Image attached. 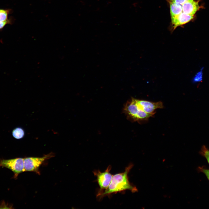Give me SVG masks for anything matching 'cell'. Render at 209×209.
<instances>
[{"instance_id":"6da1fadb","label":"cell","mask_w":209,"mask_h":209,"mask_svg":"<svg viewBox=\"0 0 209 209\" xmlns=\"http://www.w3.org/2000/svg\"><path fill=\"white\" fill-rule=\"evenodd\" d=\"M133 166V165L130 163L126 167L123 172L113 175L108 188L102 192L97 193V197L100 199L105 196L127 190H130L132 193L137 192V188L130 183L128 176Z\"/></svg>"},{"instance_id":"7a4b0ae2","label":"cell","mask_w":209,"mask_h":209,"mask_svg":"<svg viewBox=\"0 0 209 209\" xmlns=\"http://www.w3.org/2000/svg\"><path fill=\"white\" fill-rule=\"evenodd\" d=\"M124 110L128 117L131 120L143 123L147 121L154 115L147 113L141 109L138 105L136 99L132 98L126 103Z\"/></svg>"},{"instance_id":"3957f363","label":"cell","mask_w":209,"mask_h":209,"mask_svg":"<svg viewBox=\"0 0 209 209\" xmlns=\"http://www.w3.org/2000/svg\"><path fill=\"white\" fill-rule=\"evenodd\" d=\"M55 156V154L51 152L42 157H30L24 158L25 171L33 172L40 174L39 168L41 165L46 160L53 157Z\"/></svg>"},{"instance_id":"277c9868","label":"cell","mask_w":209,"mask_h":209,"mask_svg":"<svg viewBox=\"0 0 209 209\" xmlns=\"http://www.w3.org/2000/svg\"><path fill=\"white\" fill-rule=\"evenodd\" d=\"M0 167H5L11 170L14 173L15 179L17 178L19 174L25 171L24 158H21L0 160Z\"/></svg>"},{"instance_id":"5b68a950","label":"cell","mask_w":209,"mask_h":209,"mask_svg":"<svg viewBox=\"0 0 209 209\" xmlns=\"http://www.w3.org/2000/svg\"><path fill=\"white\" fill-rule=\"evenodd\" d=\"M111 166L109 165L104 172L99 170H95L93 173L97 177V181L100 187L97 193H100L106 189L111 182L113 175L110 172Z\"/></svg>"},{"instance_id":"8992f818","label":"cell","mask_w":209,"mask_h":209,"mask_svg":"<svg viewBox=\"0 0 209 209\" xmlns=\"http://www.w3.org/2000/svg\"><path fill=\"white\" fill-rule=\"evenodd\" d=\"M136 101L138 105L141 109L149 114L154 115L156 113L155 110L156 109L163 108V103L161 101L154 102L137 99Z\"/></svg>"},{"instance_id":"52a82bcc","label":"cell","mask_w":209,"mask_h":209,"mask_svg":"<svg viewBox=\"0 0 209 209\" xmlns=\"http://www.w3.org/2000/svg\"><path fill=\"white\" fill-rule=\"evenodd\" d=\"M193 18V16L186 14L183 12L177 16L171 17L172 30L177 27L189 22Z\"/></svg>"},{"instance_id":"ba28073f","label":"cell","mask_w":209,"mask_h":209,"mask_svg":"<svg viewBox=\"0 0 209 209\" xmlns=\"http://www.w3.org/2000/svg\"><path fill=\"white\" fill-rule=\"evenodd\" d=\"M182 6L183 12L192 16L194 15L199 8L198 2L193 0H189Z\"/></svg>"},{"instance_id":"9c48e42d","label":"cell","mask_w":209,"mask_h":209,"mask_svg":"<svg viewBox=\"0 0 209 209\" xmlns=\"http://www.w3.org/2000/svg\"><path fill=\"white\" fill-rule=\"evenodd\" d=\"M11 12V10L9 9H0V30L7 24H12V19L8 17Z\"/></svg>"},{"instance_id":"30bf717a","label":"cell","mask_w":209,"mask_h":209,"mask_svg":"<svg viewBox=\"0 0 209 209\" xmlns=\"http://www.w3.org/2000/svg\"><path fill=\"white\" fill-rule=\"evenodd\" d=\"M169 2L171 17L178 15L183 12L182 5L177 3Z\"/></svg>"},{"instance_id":"8fae6325","label":"cell","mask_w":209,"mask_h":209,"mask_svg":"<svg viewBox=\"0 0 209 209\" xmlns=\"http://www.w3.org/2000/svg\"><path fill=\"white\" fill-rule=\"evenodd\" d=\"M25 134L24 130L21 127H17L14 128L12 131V137L15 139L17 140L23 138L24 137Z\"/></svg>"},{"instance_id":"7c38bea8","label":"cell","mask_w":209,"mask_h":209,"mask_svg":"<svg viewBox=\"0 0 209 209\" xmlns=\"http://www.w3.org/2000/svg\"><path fill=\"white\" fill-rule=\"evenodd\" d=\"M203 68L198 71L193 78L192 81L194 83H198L202 81L203 79Z\"/></svg>"},{"instance_id":"4fadbf2b","label":"cell","mask_w":209,"mask_h":209,"mask_svg":"<svg viewBox=\"0 0 209 209\" xmlns=\"http://www.w3.org/2000/svg\"><path fill=\"white\" fill-rule=\"evenodd\" d=\"M201 153L206 159L209 164V150L205 145L202 147Z\"/></svg>"},{"instance_id":"5bb4252c","label":"cell","mask_w":209,"mask_h":209,"mask_svg":"<svg viewBox=\"0 0 209 209\" xmlns=\"http://www.w3.org/2000/svg\"><path fill=\"white\" fill-rule=\"evenodd\" d=\"M189 0H168L169 2H172L178 3L181 5L183 4Z\"/></svg>"},{"instance_id":"9a60e30c","label":"cell","mask_w":209,"mask_h":209,"mask_svg":"<svg viewBox=\"0 0 209 209\" xmlns=\"http://www.w3.org/2000/svg\"><path fill=\"white\" fill-rule=\"evenodd\" d=\"M200 170L201 171L203 172L205 174L208 179L209 180V170L202 168H201Z\"/></svg>"}]
</instances>
